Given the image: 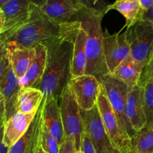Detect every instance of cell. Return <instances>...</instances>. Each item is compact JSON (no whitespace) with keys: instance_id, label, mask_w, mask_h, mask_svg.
<instances>
[{"instance_id":"obj_1","label":"cell","mask_w":153,"mask_h":153,"mask_svg":"<svg viewBox=\"0 0 153 153\" xmlns=\"http://www.w3.org/2000/svg\"><path fill=\"white\" fill-rule=\"evenodd\" d=\"M81 25L79 20L56 22L46 16L40 7L31 4L29 18L25 23L10 34L0 37V43L13 42L27 48L37 45L47 46L58 40L75 37Z\"/></svg>"},{"instance_id":"obj_2","label":"cell","mask_w":153,"mask_h":153,"mask_svg":"<svg viewBox=\"0 0 153 153\" xmlns=\"http://www.w3.org/2000/svg\"><path fill=\"white\" fill-rule=\"evenodd\" d=\"M75 37L58 40L46 46L47 48L46 67L39 88L43 94V100L59 99L72 78Z\"/></svg>"},{"instance_id":"obj_3","label":"cell","mask_w":153,"mask_h":153,"mask_svg":"<svg viewBox=\"0 0 153 153\" xmlns=\"http://www.w3.org/2000/svg\"><path fill=\"white\" fill-rule=\"evenodd\" d=\"M102 18V16L95 14L84 7L72 19L80 21L87 33V67L85 74L94 76L98 80L101 76L109 73L103 49Z\"/></svg>"},{"instance_id":"obj_4","label":"cell","mask_w":153,"mask_h":153,"mask_svg":"<svg viewBox=\"0 0 153 153\" xmlns=\"http://www.w3.org/2000/svg\"><path fill=\"white\" fill-rule=\"evenodd\" d=\"M124 33L130 56L144 69L153 58V23L142 19L126 28Z\"/></svg>"},{"instance_id":"obj_5","label":"cell","mask_w":153,"mask_h":153,"mask_svg":"<svg viewBox=\"0 0 153 153\" xmlns=\"http://www.w3.org/2000/svg\"><path fill=\"white\" fill-rule=\"evenodd\" d=\"M97 105L106 132L114 148L119 153L129 152L132 149L131 137L121 126L102 85Z\"/></svg>"},{"instance_id":"obj_6","label":"cell","mask_w":153,"mask_h":153,"mask_svg":"<svg viewBox=\"0 0 153 153\" xmlns=\"http://www.w3.org/2000/svg\"><path fill=\"white\" fill-rule=\"evenodd\" d=\"M59 105L65 137L74 139L77 150H79L82 146V134L85 131L83 121L81 108L68 85L60 96Z\"/></svg>"},{"instance_id":"obj_7","label":"cell","mask_w":153,"mask_h":153,"mask_svg":"<svg viewBox=\"0 0 153 153\" xmlns=\"http://www.w3.org/2000/svg\"><path fill=\"white\" fill-rule=\"evenodd\" d=\"M99 81L104 88L108 100L121 126L131 138L135 133L130 126L126 115L127 97L130 88L122 81L116 79L109 73L101 76Z\"/></svg>"},{"instance_id":"obj_8","label":"cell","mask_w":153,"mask_h":153,"mask_svg":"<svg viewBox=\"0 0 153 153\" xmlns=\"http://www.w3.org/2000/svg\"><path fill=\"white\" fill-rule=\"evenodd\" d=\"M84 130L92 140L97 153H119L114 148L103 125L97 105L89 111H82Z\"/></svg>"},{"instance_id":"obj_9","label":"cell","mask_w":153,"mask_h":153,"mask_svg":"<svg viewBox=\"0 0 153 153\" xmlns=\"http://www.w3.org/2000/svg\"><path fill=\"white\" fill-rule=\"evenodd\" d=\"M69 88L82 111H89L97 105L101 83L94 76L85 74L72 77Z\"/></svg>"},{"instance_id":"obj_10","label":"cell","mask_w":153,"mask_h":153,"mask_svg":"<svg viewBox=\"0 0 153 153\" xmlns=\"http://www.w3.org/2000/svg\"><path fill=\"white\" fill-rule=\"evenodd\" d=\"M103 49L109 74L130 56V49L124 32L110 34L107 29L103 31Z\"/></svg>"},{"instance_id":"obj_11","label":"cell","mask_w":153,"mask_h":153,"mask_svg":"<svg viewBox=\"0 0 153 153\" xmlns=\"http://www.w3.org/2000/svg\"><path fill=\"white\" fill-rule=\"evenodd\" d=\"M31 4L29 0H10L1 10L4 16V31L0 37L10 34L25 23L29 18Z\"/></svg>"},{"instance_id":"obj_12","label":"cell","mask_w":153,"mask_h":153,"mask_svg":"<svg viewBox=\"0 0 153 153\" xmlns=\"http://www.w3.org/2000/svg\"><path fill=\"white\" fill-rule=\"evenodd\" d=\"M126 115L134 133L140 131L146 125L143 88L139 84L130 89L128 92L126 105Z\"/></svg>"},{"instance_id":"obj_13","label":"cell","mask_w":153,"mask_h":153,"mask_svg":"<svg viewBox=\"0 0 153 153\" xmlns=\"http://www.w3.org/2000/svg\"><path fill=\"white\" fill-rule=\"evenodd\" d=\"M43 105L36 113L28 131L13 146L8 148L7 153H35L40 147V133L43 126Z\"/></svg>"},{"instance_id":"obj_14","label":"cell","mask_w":153,"mask_h":153,"mask_svg":"<svg viewBox=\"0 0 153 153\" xmlns=\"http://www.w3.org/2000/svg\"><path fill=\"white\" fill-rule=\"evenodd\" d=\"M4 46L9 64L16 77L20 79L25 76L35 57V47H23L13 42L5 43Z\"/></svg>"},{"instance_id":"obj_15","label":"cell","mask_w":153,"mask_h":153,"mask_svg":"<svg viewBox=\"0 0 153 153\" xmlns=\"http://www.w3.org/2000/svg\"><path fill=\"white\" fill-rule=\"evenodd\" d=\"M40 8L53 20L67 22L71 21L84 6L79 0H47Z\"/></svg>"},{"instance_id":"obj_16","label":"cell","mask_w":153,"mask_h":153,"mask_svg":"<svg viewBox=\"0 0 153 153\" xmlns=\"http://www.w3.org/2000/svg\"><path fill=\"white\" fill-rule=\"evenodd\" d=\"M36 113L23 114L16 112L4 123L3 126V143L7 147L13 146L25 134Z\"/></svg>"},{"instance_id":"obj_17","label":"cell","mask_w":153,"mask_h":153,"mask_svg":"<svg viewBox=\"0 0 153 153\" xmlns=\"http://www.w3.org/2000/svg\"><path fill=\"white\" fill-rule=\"evenodd\" d=\"M43 122L51 134L61 146L65 140L59 99L52 98L43 100Z\"/></svg>"},{"instance_id":"obj_18","label":"cell","mask_w":153,"mask_h":153,"mask_svg":"<svg viewBox=\"0 0 153 153\" xmlns=\"http://www.w3.org/2000/svg\"><path fill=\"white\" fill-rule=\"evenodd\" d=\"M34 47L35 57L25 76L19 79L21 88H40L46 67L47 48L43 45H37Z\"/></svg>"},{"instance_id":"obj_19","label":"cell","mask_w":153,"mask_h":153,"mask_svg":"<svg viewBox=\"0 0 153 153\" xmlns=\"http://www.w3.org/2000/svg\"><path fill=\"white\" fill-rule=\"evenodd\" d=\"M20 88L19 79L16 77L10 65L4 79L0 84V94L2 96L5 104L6 121L16 113L15 104L18 92Z\"/></svg>"},{"instance_id":"obj_20","label":"cell","mask_w":153,"mask_h":153,"mask_svg":"<svg viewBox=\"0 0 153 153\" xmlns=\"http://www.w3.org/2000/svg\"><path fill=\"white\" fill-rule=\"evenodd\" d=\"M86 43L87 33L82 25H81L73 40L72 77H77L85 74L87 67Z\"/></svg>"},{"instance_id":"obj_21","label":"cell","mask_w":153,"mask_h":153,"mask_svg":"<svg viewBox=\"0 0 153 153\" xmlns=\"http://www.w3.org/2000/svg\"><path fill=\"white\" fill-rule=\"evenodd\" d=\"M43 100V94L40 89L21 88L16 97V112L23 114L36 113Z\"/></svg>"},{"instance_id":"obj_22","label":"cell","mask_w":153,"mask_h":153,"mask_svg":"<svg viewBox=\"0 0 153 153\" xmlns=\"http://www.w3.org/2000/svg\"><path fill=\"white\" fill-rule=\"evenodd\" d=\"M111 10H117L124 16L126 24L123 28H128L142 20L145 12L140 0H115L108 6V11Z\"/></svg>"},{"instance_id":"obj_23","label":"cell","mask_w":153,"mask_h":153,"mask_svg":"<svg viewBox=\"0 0 153 153\" xmlns=\"http://www.w3.org/2000/svg\"><path fill=\"white\" fill-rule=\"evenodd\" d=\"M143 70V67L129 56L117 66L110 74L116 79L122 81L130 89H131L138 85Z\"/></svg>"},{"instance_id":"obj_24","label":"cell","mask_w":153,"mask_h":153,"mask_svg":"<svg viewBox=\"0 0 153 153\" xmlns=\"http://www.w3.org/2000/svg\"><path fill=\"white\" fill-rule=\"evenodd\" d=\"M132 149L137 153H153V124H146L131 137Z\"/></svg>"},{"instance_id":"obj_25","label":"cell","mask_w":153,"mask_h":153,"mask_svg":"<svg viewBox=\"0 0 153 153\" xmlns=\"http://www.w3.org/2000/svg\"><path fill=\"white\" fill-rule=\"evenodd\" d=\"M138 84L143 88V101L146 124H153V82L149 78L141 76Z\"/></svg>"},{"instance_id":"obj_26","label":"cell","mask_w":153,"mask_h":153,"mask_svg":"<svg viewBox=\"0 0 153 153\" xmlns=\"http://www.w3.org/2000/svg\"><path fill=\"white\" fill-rule=\"evenodd\" d=\"M40 146L46 153H58L60 144L43 124L40 133Z\"/></svg>"},{"instance_id":"obj_27","label":"cell","mask_w":153,"mask_h":153,"mask_svg":"<svg viewBox=\"0 0 153 153\" xmlns=\"http://www.w3.org/2000/svg\"><path fill=\"white\" fill-rule=\"evenodd\" d=\"M84 7L99 16H104L110 5L108 0H79Z\"/></svg>"},{"instance_id":"obj_28","label":"cell","mask_w":153,"mask_h":153,"mask_svg":"<svg viewBox=\"0 0 153 153\" xmlns=\"http://www.w3.org/2000/svg\"><path fill=\"white\" fill-rule=\"evenodd\" d=\"M81 149H82L83 153H97V149H95V146L92 142V140L85 131H84L83 134H82Z\"/></svg>"},{"instance_id":"obj_29","label":"cell","mask_w":153,"mask_h":153,"mask_svg":"<svg viewBox=\"0 0 153 153\" xmlns=\"http://www.w3.org/2000/svg\"><path fill=\"white\" fill-rule=\"evenodd\" d=\"M77 148H76V141L74 139L71 137H66L62 144L60 146L59 152L58 153H76Z\"/></svg>"},{"instance_id":"obj_30","label":"cell","mask_w":153,"mask_h":153,"mask_svg":"<svg viewBox=\"0 0 153 153\" xmlns=\"http://www.w3.org/2000/svg\"><path fill=\"white\" fill-rule=\"evenodd\" d=\"M9 66H10V64H9L6 53L4 52V55L0 58V84L5 76Z\"/></svg>"},{"instance_id":"obj_31","label":"cell","mask_w":153,"mask_h":153,"mask_svg":"<svg viewBox=\"0 0 153 153\" xmlns=\"http://www.w3.org/2000/svg\"><path fill=\"white\" fill-rule=\"evenodd\" d=\"M6 121V109L4 101L1 94H0V127L4 126Z\"/></svg>"},{"instance_id":"obj_32","label":"cell","mask_w":153,"mask_h":153,"mask_svg":"<svg viewBox=\"0 0 153 153\" xmlns=\"http://www.w3.org/2000/svg\"><path fill=\"white\" fill-rule=\"evenodd\" d=\"M141 76L149 78L153 82V58L149 61V64L144 67L143 72H142Z\"/></svg>"},{"instance_id":"obj_33","label":"cell","mask_w":153,"mask_h":153,"mask_svg":"<svg viewBox=\"0 0 153 153\" xmlns=\"http://www.w3.org/2000/svg\"><path fill=\"white\" fill-rule=\"evenodd\" d=\"M8 147L3 143V126L0 127V153H7Z\"/></svg>"},{"instance_id":"obj_34","label":"cell","mask_w":153,"mask_h":153,"mask_svg":"<svg viewBox=\"0 0 153 153\" xmlns=\"http://www.w3.org/2000/svg\"><path fill=\"white\" fill-rule=\"evenodd\" d=\"M143 19L144 20H147L153 23V6L152 7L149 9V10H146L143 14Z\"/></svg>"},{"instance_id":"obj_35","label":"cell","mask_w":153,"mask_h":153,"mask_svg":"<svg viewBox=\"0 0 153 153\" xmlns=\"http://www.w3.org/2000/svg\"><path fill=\"white\" fill-rule=\"evenodd\" d=\"M140 2L145 11L149 10L153 6V0H140Z\"/></svg>"},{"instance_id":"obj_36","label":"cell","mask_w":153,"mask_h":153,"mask_svg":"<svg viewBox=\"0 0 153 153\" xmlns=\"http://www.w3.org/2000/svg\"><path fill=\"white\" fill-rule=\"evenodd\" d=\"M4 16L3 14L2 10L0 9V34H2L4 31Z\"/></svg>"},{"instance_id":"obj_37","label":"cell","mask_w":153,"mask_h":153,"mask_svg":"<svg viewBox=\"0 0 153 153\" xmlns=\"http://www.w3.org/2000/svg\"><path fill=\"white\" fill-rule=\"evenodd\" d=\"M29 1L31 4H34V5L37 6V7H41L42 6H43V4L46 3L47 0H29Z\"/></svg>"},{"instance_id":"obj_38","label":"cell","mask_w":153,"mask_h":153,"mask_svg":"<svg viewBox=\"0 0 153 153\" xmlns=\"http://www.w3.org/2000/svg\"><path fill=\"white\" fill-rule=\"evenodd\" d=\"M4 52H5V46L4 44L0 43V58L4 55Z\"/></svg>"},{"instance_id":"obj_39","label":"cell","mask_w":153,"mask_h":153,"mask_svg":"<svg viewBox=\"0 0 153 153\" xmlns=\"http://www.w3.org/2000/svg\"><path fill=\"white\" fill-rule=\"evenodd\" d=\"M9 1H10V0H0V9H1V7Z\"/></svg>"},{"instance_id":"obj_40","label":"cell","mask_w":153,"mask_h":153,"mask_svg":"<svg viewBox=\"0 0 153 153\" xmlns=\"http://www.w3.org/2000/svg\"><path fill=\"white\" fill-rule=\"evenodd\" d=\"M35 153H46V152H44V151L43 150V149H41V147H39L38 149H37V152H36Z\"/></svg>"},{"instance_id":"obj_41","label":"cell","mask_w":153,"mask_h":153,"mask_svg":"<svg viewBox=\"0 0 153 153\" xmlns=\"http://www.w3.org/2000/svg\"><path fill=\"white\" fill-rule=\"evenodd\" d=\"M128 153H137V152H136V151H134V149H131V151H130V152H128Z\"/></svg>"},{"instance_id":"obj_42","label":"cell","mask_w":153,"mask_h":153,"mask_svg":"<svg viewBox=\"0 0 153 153\" xmlns=\"http://www.w3.org/2000/svg\"><path fill=\"white\" fill-rule=\"evenodd\" d=\"M76 153H83V152H82V149H79V150H77V152Z\"/></svg>"}]
</instances>
